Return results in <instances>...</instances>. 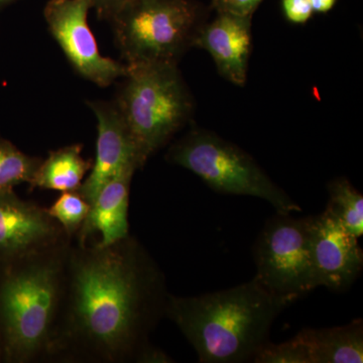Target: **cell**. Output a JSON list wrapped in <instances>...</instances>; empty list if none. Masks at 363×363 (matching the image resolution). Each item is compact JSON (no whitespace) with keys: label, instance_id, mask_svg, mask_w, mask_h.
Wrapping results in <instances>:
<instances>
[{"label":"cell","instance_id":"d6986e66","mask_svg":"<svg viewBox=\"0 0 363 363\" xmlns=\"http://www.w3.org/2000/svg\"><path fill=\"white\" fill-rule=\"evenodd\" d=\"M255 363H310L309 353L298 334L285 342H267L253 357Z\"/></svg>","mask_w":363,"mask_h":363},{"label":"cell","instance_id":"277c9868","mask_svg":"<svg viewBox=\"0 0 363 363\" xmlns=\"http://www.w3.org/2000/svg\"><path fill=\"white\" fill-rule=\"evenodd\" d=\"M116 102L143 164L185 126L193 98L176 63L126 64Z\"/></svg>","mask_w":363,"mask_h":363},{"label":"cell","instance_id":"9a60e30c","mask_svg":"<svg viewBox=\"0 0 363 363\" xmlns=\"http://www.w3.org/2000/svg\"><path fill=\"white\" fill-rule=\"evenodd\" d=\"M82 145H72L49 152L40 162L30 188L71 192L78 191L93 162L82 156Z\"/></svg>","mask_w":363,"mask_h":363},{"label":"cell","instance_id":"30bf717a","mask_svg":"<svg viewBox=\"0 0 363 363\" xmlns=\"http://www.w3.org/2000/svg\"><path fill=\"white\" fill-rule=\"evenodd\" d=\"M311 250L319 288L343 292L362 274L363 252L358 238L326 210L312 216Z\"/></svg>","mask_w":363,"mask_h":363},{"label":"cell","instance_id":"5b68a950","mask_svg":"<svg viewBox=\"0 0 363 363\" xmlns=\"http://www.w3.org/2000/svg\"><path fill=\"white\" fill-rule=\"evenodd\" d=\"M166 157L199 177L215 192L259 198L277 213L302 211L250 155L212 131L193 128L169 147Z\"/></svg>","mask_w":363,"mask_h":363},{"label":"cell","instance_id":"ac0fdd59","mask_svg":"<svg viewBox=\"0 0 363 363\" xmlns=\"http://www.w3.org/2000/svg\"><path fill=\"white\" fill-rule=\"evenodd\" d=\"M90 207V203L86 201L78 191H71L64 192L47 211L72 240L80 230Z\"/></svg>","mask_w":363,"mask_h":363},{"label":"cell","instance_id":"5bb4252c","mask_svg":"<svg viewBox=\"0 0 363 363\" xmlns=\"http://www.w3.org/2000/svg\"><path fill=\"white\" fill-rule=\"evenodd\" d=\"M309 353L310 363H362L363 321L344 326L303 329L297 333Z\"/></svg>","mask_w":363,"mask_h":363},{"label":"cell","instance_id":"3957f363","mask_svg":"<svg viewBox=\"0 0 363 363\" xmlns=\"http://www.w3.org/2000/svg\"><path fill=\"white\" fill-rule=\"evenodd\" d=\"M70 240L13 260L0 284V325L9 359L48 358L58 320Z\"/></svg>","mask_w":363,"mask_h":363},{"label":"cell","instance_id":"8fae6325","mask_svg":"<svg viewBox=\"0 0 363 363\" xmlns=\"http://www.w3.org/2000/svg\"><path fill=\"white\" fill-rule=\"evenodd\" d=\"M88 106L97 119L96 156L89 176L83 182L78 192L90 203L105 184L128 164L142 169L140 160L130 131L124 123L116 102L88 101Z\"/></svg>","mask_w":363,"mask_h":363},{"label":"cell","instance_id":"ba28073f","mask_svg":"<svg viewBox=\"0 0 363 363\" xmlns=\"http://www.w3.org/2000/svg\"><path fill=\"white\" fill-rule=\"evenodd\" d=\"M91 0H49L44 16L71 65L79 75L100 87H108L128 73L126 64L100 54L88 25Z\"/></svg>","mask_w":363,"mask_h":363},{"label":"cell","instance_id":"2e32d148","mask_svg":"<svg viewBox=\"0 0 363 363\" xmlns=\"http://www.w3.org/2000/svg\"><path fill=\"white\" fill-rule=\"evenodd\" d=\"M329 201L325 208L352 235L363 234V196L344 177L327 186Z\"/></svg>","mask_w":363,"mask_h":363},{"label":"cell","instance_id":"8992f818","mask_svg":"<svg viewBox=\"0 0 363 363\" xmlns=\"http://www.w3.org/2000/svg\"><path fill=\"white\" fill-rule=\"evenodd\" d=\"M204 23L191 0H128L111 21L125 64H178Z\"/></svg>","mask_w":363,"mask_h":363},{"label":"cell","instance_id":"44dd1931","mask_svg":"<svg viewBox=\"0 0 363 363\" xmlns=\"http://www.w3.org/2000/svg\"><path fill=\"white\" fill-rule=\"evenodd\" d=\"M281 6L286 20L298 25L307 23L314 13L310 0H281Z\"/></svg>","mask_w":363,"mask_h":363},{"label":"cell","instance_id":"7c38bea8","mask_svg":"<svg viewBox=\"0 0 363 363\" xmlns=\"http://www.w3.org/2000/svg\"><path fill=\"white\" fill-rule=\"evenodd\" d=\"M205 21L196 35L193 47L211 55L222 77L234 85L245 86L252 52V16L216 13Z\"/></svg>","mask_w":363,"mask_h":363},{"label":"cell","instance_id":"7402d4cb","mask_svg":"<svg viewBox=\"0 0 363 363\" xmlns=\"http://www.w3.org/2000/svg\"><path fill=\"white\" fill-rule=\"evenodd\" d=\"M128 0H91L92 9L96 11L99 20L111 23L112 18L125 6Z\"/></svg>","mask_w":363,"mask_h":363},{"label":"cell","instance_id":"9c48e42d","mask_svg":"<svg viewBox=\"0 0 363 363\" xmlns=\"http://www.w3.org/2000/svg\"><path fill=\"white\" fill-rule=\"evenodd\" d=\"M67 240L71 238L47 209L23 201L13 190L0 193V262H13Z\"/></svg>","mask_w":363,"mask_h":363},{"label":"cell","instance_id":"603a6c76","mask_svg":"<svg viewBox=\"0 0 363 363\" xmlns=\"http://www.w3.org/2000/svg\"><path fill=\"white\" fill-rule=\"evenodd\" d=\"M314 13H326L335 6L337 0H310Z\"/></svg>","mask_w":363,"mask_h":363},{"label":"cell","instance_id":"cb8c5ba5","mask_svg":"<svg viewBox=\"0 0 363 363\" xmlns=\"http://www.w3.org/2000/svg\"><path fill=\"white\" fill-rule=\"evenodd\" d=\"M16 1H18V0H0V9L9 6V4H13Z\"/></svg>","mask_w":363,"mask_h":363},{"label":"cell","instance_id":"52a82bcc","mask_svg":"<svg viewBox=\"0 0 363 363\" xmlns=\"http://www.w3.org/2000/svg\"><path fill=\"white\" fill-rule=\"evenodd\" d=\"M312 216L277 213L262 227L255 245V278L267 290L298 300L319 288L311 250Z\"/></svg>","mask_w":363,"mask_h":363},{"label":"cell","instance_id":"7a4b0ae2","mask_svg":"<svg viewBox=\"0 0 363 363\" xmlns=\"http://www.w3.org/2000/svg\"><path fill=\"white\" fill-rule=\"evenodd\" d=\"M297 301L271 292L253 277L218 292L169 294L166 317L187 338L200 362L241 363L253 359L269 342L277 318Z\"/></svg>","mask_w":363,"mask_h":363},{"label":"cell","instance_id":"4fadbf2b","mask_svg":"<svg viewBox=\"0 0 363 363\" xmlns=\"http://www.w3.org/2000/svg\"><path fill=\"white\" fill-rule=\"evenodd\" d=\"M138 167L128 164L121 169L98 192L91 203L89 213L77 238L79 245L87 242L95 233L101 234L98 245L106 247L130 235L128 214L131 181Z\"/></svg>","mask_w":363,"mask_h":363},{"label":"cell","instance_id":"6da1fadb","mask_svg":"<svg viewBox=\"0 0 363 363\" xmlns=\"http://www.w3.org/2000/svg\"><path fill=\"white\" fill-rule=\"evenodd\" d=\"M164 272L128 235L106 247L69 245L50 359L140 362L168 301Z\"/></svg>","mask_w":363,"mask_h":363},{"label":"cell","instance_id":"e0dca14e","mask_svg":"<svg viewBox=\"0 0 363 363\" xmlns=\"http://www.w3.org/2000/svg\"><path fill=\"white\" fill-rule=\"evenodd\" d=\"M42 160L21 152L0 136V193L13 191L21 184H30Z\"/></svg>","mask_w":363,"mask_h":363},{"label":"cell","instance_id":"ffe728a7","mask_svg":"<svg viewBox=\"0 0 363 363\" xmlns=\"http://www.w3.org/2000/svg\"><path fill=\"white\" fill-rule=\"evenodd\" d=\"M262 0H212L216 13H227L240 16H253Z\"/></svg>","mask_w":363,"mask_h":363}]
</instances>
